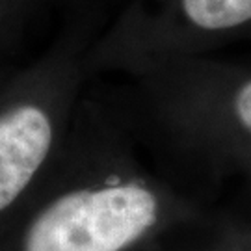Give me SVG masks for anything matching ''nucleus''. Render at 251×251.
Returning <instances> with one entry per match:
<instances>
[{
  "label": "nucleus",
  "mask_w": 251,
  "mask_h": 251,
  "mask_svg": "<svg viewBox=\"0 0 251 251\" xmlns=\"http://www.w3.org/2000/svg\"><path fill=\"white\" fill-rule=\"evenodd\" d=\"M170 218L138 177L80 182L47 198L0 233V251H144Z\"/></svg>",
  "instance_id": "obj_1"
},
{
  "label": "nucleus",
  "mask_w": 251,
  "mask_h": 251,
  "mask_svg": "<svg viewBox=\"0 0 251 251\" xmlns=\"http://www.w3.org/2000/svg\"><path fill=\"white\" fill-rule=\"evenodd\" d=\"M52 145V121L43 108L23 104L0 114V218L34 186Z\"/></svg>",
  "instance_id": "obj_2"
},
{
  "label": "nucleus",
  "mask_w": 251,
  "mask_h": 251,
  "mask_svg": "<svg viewBox=\"0 0 251 251\" xmlns=\"http://www.w3.org/2000/svg\"><path fill=\"white\" fill-rule=\"evenodd\" d=\"M222 151L251 173V75L240 76L222 106Z\"/></svg>",
  "instance_id": "obj_3"
},
{
  "label": "nucleus",
  "mask_w": 251,
  "mask_h": 251,
  "mask_svg": "<svg viewBox=\"0 0 251 251\" xmlns=\"http://www.w3.org/2000/svg\"><path fill=\"white\" fill-rule=\"evenodd\" d=\"M199 251H244L238 227H227L224 233H220L212 242Z\"/></svg>",
  "instance_id": "obj_4"
},
{
  "label": "nucleus",
  "mask_w": 251,
  "mask_h": 251,
  "mask_svg": "<svg viewBox=\"0 0 251 251\" xmlns=\"http://www.w3.org/2000/svg\"><path fill=\"white\" fill-rule=\"evenodd\" d=\"M238 233H240V240H242L244 251H251V229L238 227Z\"/></svg>",
  "instance_id": "obj_5"
}]
</instances>
